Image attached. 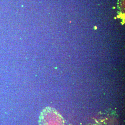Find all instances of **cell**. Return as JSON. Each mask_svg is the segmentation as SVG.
Instances as JSON below:
<instances>
[{"mask_svg": "<svg viewBox=\"0 0 125 125\" xmlns=\"http://www.w3.org/2000/svg\"><path fill=\"white\" fill-rule=\"evenodd\" d=\"M39 125H62V118L54 108L47 107L40 113Z\"/></svg>", "mask_w": 125, "mask_h": 125, "instance_id": "1", "label": "cell"}]
</instances>
